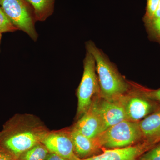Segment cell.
Listing matches in <instances>:
<instances>
[{
    "mask_svg": "<svg viewBox=\"0 0 160 160\" xmlns=\"http://www.w3.org/2000/svg\"><path fill=\"white\" fill-rule=\"evenodd\" d=\"M42 143L46 146L49 152L69 160H78L80 159L75 152L70 129H63L49 131L44 138Z\"/></svg>",
    "mask_w": 160,
    "mask_h": 160,
    "instance_id": "obj_8",
    "label": "cell"
},
{
    "mask_svg": "<svg viewBox=\"0 0 160 160\" xmlns=\"http://www.w3.org/2000/svg\"><path fill=\"white\" fill-rule=\"evenodd\" d=\"M159 18H160V0L157 9L156 10L153 18H152L151 20L156 19ZM151 20H150V21H151ZM150 21H149V22H150Z\"/></svg>",
    "mask_w": 160,
    "mask_h": 160,
    "instance_id": "obj_22",
    "label": "cell"
},
{
    "mask_svg": "<svg viewBox=\"0 0 160 160\" xmlns=\"http://www.w3.org/2000/svg\"><path fill=\"white\" fill-rule=\"evenodd\" d=\"M0 160H18L4 152L0 151Z\"/></svg>",
    "mask_w": 160,
    "mask_h": 160,
    "instance_id": "obj_21",
    "label": "cell"
},
{
    "mask_svg": "<svg viewBox=\"0 0 160 160\" xmlns=\"http://www.w3.org/2000/svg\"><path fill=\"white\" fill-rule=\"evenodd\" d=\"M140 90L149 100L160 102V89L153 90L142 89Z\"/></svg>",
    "mask_w": 160,
    "mask_h": 160,
    "instance_id": "obj_18",
    "label": "cell"
},
{
    "mask_svg": "<svg viewBox=\"0 0 160 160\" xmlns=\"http://www.w3.org/2000/svg\"><path fill=\"white\" fill-rule=\"evenodd\" d=\"M86 47L95 62L100 97L114 98L128 92L131 89L129 84L102 52L91 41L86 42Z\"/></svg>",
    "mask_w": 160,
    "mask_h": 160,
    "instance_id": "obj_2",
    "label": "cell"
},
{
    "mask_svg": "<svg viewBox=\"0 0 160 160\" xmlns=\"http://www.w3.org/2000/svg\"><path fill=\"white\" fill-rule=\"evenodd\" d=\"M2 33H0V45H1V40H2Z\"/></svg>",
    "mask_w": 160,
    "mask_h": 160,
    "instance_id": "obj_23",
    "label": "cell"
},
{
    "mask_svg": "<svg viewBox=\"0 0 160 160\" xmlns=\"http://www.w3.org/2000/svg\"><path fill=\"white\" fill-rule=\"evenodd\" d=\"M160 0H147V5L145 20L147 22H149L153 18L155 12L157 9Z\"/></svg>",
    "mask_w": 160,
    "mask_h": 160,
    "instance_id": "obj_16",
    "label": "cell"
},
{
    "mask_svg": "<svg viewBox=\"0 0 160 160\" xmlns=\"http://www.w3.org/2000/svg\"><path fill=\"white\" fill-rule=\"evenodd\" d=\"M95 139L100 147L113 149L132 146L143 138L138 122L125 120L107 128Z\"/></svg>",
    "mask_w": 160,
    "mask_h": 160,
    "instance_id": "obj_3",
    "label": "cell"
},
{
    "mask_svg": "<svg viewBox=\"0 0 160 160\" xmlns=\"http://www.w3.org/2000/svg\"><path fill=\"white\" fill-rule=\"evenodd\" d=\"M46 160H69L54 153L49 152Z\"/></svg>",
    "mask_w": 160,
    "mask_h": 160,
    "instance_id": "obj_20",
    "label": "cell"
},
{
    "mask_svg": "<svg viewBox=\"0 0 160 160\" xmlns=\"http://www.w3.org/2000/svg\"><path fill=\"white\" fill-rule=\"evenodd\" d=\"M70 133L75 152L80 159L86 158L100 147L96 140L87 137L75 129L72 128Z\"/></svg>",
    "mask_w": 160,
    "mask_h": 160,
    "instance_id": "obj_12",
    "label": "cell"
},
{
    "mask_svg": "<svg viewBox=\"0 0 160 160\" xmlns=\"http://www.w3.org/2000/svg\"><path fill=\"white\" fill-rule=\"evenodd\" d=\"M150 144L146 141L125 148L107 149L99 155L78 160H139L140 156L150 146Z\"/></svg>",
    "mask_w": 160,
    "mask_h": 160,
    "instance_id": "obj_10",
    "label": "cell"
},
{
    "mask_svg": "<svg viewBox=\"0 0 160 160\" xmlns=\"http://www.w3.org/2000/svg\"><path fill=\"white\" fill-rule=\"evenodd\" d=\"M121 98L129 121L140 122L153 110V106L150 100L145 96L140 89H130L126 94L121 96Z\"/></svg>",
    "mask_w": 160,
    "mask_h": 160,
    "instance_id": "obj_6",
    "label": "cell"
},
{
    "mask_svg": "<svg viewBox=\"0 0 160 160\" xmlns=\"http://www.w3.org/2000/svg\"><path fill=\"white\" fill-rule=\"evenodd\" d=\"M99 109L102 117L106 129L110 126L127 120L121 96L111 99L98 97Z\"/></svg>",
    "mask_w": 160,
    "mask_h": 160,
    "instance_id": "obj_9",
    "label": "cell"
},
{
    "mask_svg": "<svg viewBox=\"0 0 160 160\" xmlns=\"http://www.w3.org/2000/svg\"><path fill=\"white\" fill-rule=\"evenodd\" d=\"M18 29L0 7V33L13 32Z\"/></svg>",
    "mask_w": 160,
    "mask_h": 160,
    "instance_id": "obj_15",
    "label": "cell"
},
{
    "mask_svg": "<svg viewBox=\"0 0 160 160\" xmlns=\"http://www.w3.org/2000/svg\"><path fill=\"white\" fill-rule=\"evenodd\" d=\"M33 9L37 22H44L54 12L56 0H26Z\"/></svg>",
    "mask_w": 160,
    "mask_h": 160,
    "instance_id": "obj_13",
    "label": "cell"
},
{
    "mask_svg": "<svg viewBox=\"0 0 160 160\" xmlns=\"http://www.w3.org/2000/svg\"><path fill=\"white\" fill-rule=\"evenodd\" d=\"M49 132L35 116L15 114L5 123L0 132V151L18 159L24 152L42 142Z\"/></svg>",
    "mask_w": 160,
    "mask_h": 160,
    "instance_id": "obj_1",
    "label": "cell"
},
{
    "mask_svg": "<svg viewBox=\"0 0 160 160\" xmlns=\"http://www.w3.org/2000/svg\"><path fill=\"white\" fill-rule=\"evenodd\" d=\"M139 160H160V144L143 153L140 156Z\"/></svg>",
    "mask_w": 160,
    "mask_h": 160,
    "instance_id": "obj_17",
    "label": "cell"
},
{
    "mask_svg": "<svg viewBox=\"0 0 160 160\" xmlns=\"http://www.w3.org/2000/svg\"><path fill=\"white\" fill-rule=\"evenodd\" d=\"M0 7L12 23L34 42L38 37L34 11L26 0H0Z\"/></svg>",
    "mask_w": 160,
    "mask_h": 160,
    "instance_id": "obj_4",
    "label": "cell"
},
{
    "mask_svg": "<svg viewBox=\"0 0 160 160\" xmlns=\"http://www.w3.org/2000/svg\"><path fill=\"white\" fill-rule=\"evenodd\" d=\"M94 98L88 110L79 118L72 129L87 137L95 139L106 130L104 120L99 109L98 97Z\"/></svg>",
    "mask_w": 160,
    "mask_h": 160,
    "instance_id": "obj_7",
    "label": "cell"
},
{
    "mask_svg": "<svg viewBox=\"0 0 160 160\" xmlns=\"http://www.w3.org/2000/svg\"><path fill=\"white\" fill-rule=\"evenodd\" d=\"M49 151L42 142L38 143L23 153L18 160H46Z\"/></svg>",
    "mask_w": 160,
    "mask_h": 160,
    "instance_id": "obj_14",
    "label": "cell"
},
{
    "mask_svg": "<svg viewBox=\"0 0 160 160\" xmlns=\"http://www.w3.org/2000/svg\"><path fill=\"white\" fill-rule=\"evenodd\" d=\"M143 139L149 143L160 139V108L138 122Z\"/></svg>",
    "mask_w": 160,
    "mask_h": 160,
    "instance_id": "obj_11",
    "label": "cell"
},
{
    "mask_svg": "<svg viewBox=\"0 0 160 160\" xmlns=\"http://www.w3.org/2000/svg\"><path fill=\"white\" fill-rule=\"evenodd\" d=\"M77 117L79 118L89 109L93 99L99 95V86L94 58L87 52L84 60L82 77L77 89Z\"/></svg>",
    "mask_w": 160,
    "mask_h": 160,
    "instance_id": "obj_5",
    "label": "cell"
},
{
    "mask_svg": "<svg viewBox=\"0 0 160 160\" xmlns=\"http://www.w3.org/2000/svg\"><path fill=\"white\" fill-rule=\"evenodd\" d=\"M148 23L151 25V28L153 32L160 38V18L151 20Z\"/></svg>",
    "mask_w": 160,
    "mask_h": 160,
    "instance_id": "obj_19",
    "label": "cell"
}]
</instances>
